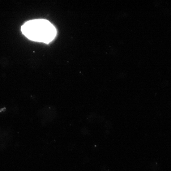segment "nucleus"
<instances>
[{"instance_id": "f257e3e1", "label": "nucleus", "mask_w": 171, "mask_h": 171, "mask_svg": "<svg viewBox=\"0 0 171 171\" xmlns=\"http://www.w3.org/2000/svg\"><path fill=\"white\" fill-rule=\"evenodd\" d=\"M23 34L33 41L48 43L55 37V28L50 22L46 19H34L28 21L21 28Z\"/></svg>"}]
</instances>
